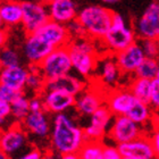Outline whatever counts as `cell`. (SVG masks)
Instances as JSON below:
<instances>
[{
	"instance_id": "b9f144b4",
	"label": "cell",
	"mask_w": 159,
	"mask_h": 159,
	"mask_svg": "<svg viewBox=\"0 0 159 159\" xmlns=\"http://www.w3.org/2000/svg\"><path fill=\"white\" fill-rule=\"evenodd\" d=\"M103 3H107V5H114V3L119 2L120 0H101Z\"/></svg>"
},
{
	"instance_id": "f6af8a7d",
	"label": "cell",
	"mask_w": 159,
	"mask_h": 159,
	"mask_svg": "<svg viewBox=\"0 0 159 159\" xmlns=\"http://www.w3.org/2000/svg\"><path fill=\"white\" fill-rule=\"evenodd\" d=\"M157 81V82L159 83V70H158V73H157V76H156V79H155Z\"/></svg>"
},
{
	"instance_id": "d6986e66",
	"label": "cell",
	"mask_w": 159,
	"mask_h": 159,
	"mask_svg": "<svg viewBox=\"0 0 159 159\" xmlns=\"http://www.w3.org/2000/svg\"><path fill=\"white\" fill-rule=\"evenodd\" d=\"M29 74H30L29 68L22 65L5 67V68H1L0 84L8 86L18 92H25Z\"/></svg>"
},
{
	"instance_id": "4fadbf2b",
	"label": "cell",
	"mask_w": 159,
	"mask_h": 159,
	"mask_svg": "<svg viewBox=\"0 0 159 159\" xmlns=\"http://www.w3.org/2000/svg\"><path fill=\"white\" fill-rule=\"evenodd\" d=\"M44 110L48 113L59 114L65 113L75 106L76 97L59 90H44L41 93Z\"/></svg>"
},
{
	"instance_id": "5bb4252c",
	"label": "cell",
	"mask_w": 159,
	"mask_h": 159,
	"mask_svg": "<svg viewBox=\"0 0 159 159\" xmlns=\"http://www.w3.org/2000/svg\"><path fill=\"white\" fill-rule=\"evenodd\" d=\"M115 58L124 75L134 74L138 67L146 59V55L139 41H135L124 50L115 53Z\"/></svg>"
},
{
	"instance_id": "bcb514c9",
	"label": "cell",
	"mask_w": 159,
	"mask_h": 159,
	"mask_svg": "<svg viewBox=\"0 0 159 159\" xmlns=\"http://www.w3.org/2000/svg\"><path fill=\"white\" fill-rule=\"evenodd\" d=\"M124 159H138V158H124Z\"/></svg>"
},
{
	"instance_id": "3957f363",
	"label": "cell",
	"mask_w": 159,
	"mask_h": 159,
	"mask_svg": "<svg viewBox=\"0 0 159 159\" xmlns=\"http://www.w3.org/2000/svg\"><path fill=\"white\" fill-rule=\"evenodd\" d=\"M101 41L107 48L108 52L115 55L138 41V37L134 26L129 25L125 18L120 14L115 11L111 26Z\"/></svg>"
},
{
	"instance_id": "836d02e7",
	"label": "cell",
	"mask_w": 159,
	"mask_h": 159,
	"mask_svg": "<svg viewBox=\"0 0 159 159\" xmlns=\"http://www.w3.org/2000/svg\"><path fill=\"white\" fill-rule=\"evenodd\" d=\"M20 93H23V92H18V91H15V90L10 89L8 86L0 84V99L9 101V102H13L14 100L16 99Z\"/></svg>"
},
{
	"instance_id": "603a6c76",
	"label": "cell",
	"mask_w": 159,
	"mask_h": 159,
	"mask_svg": "<svg viewBox=\"0 0 159 159\" xmlns=\"http://www.w3.org/2000/svg\"><path fill=\"white\" fill-rule=\"evenodd\" d=\"M23 20V7L20 0H2L0 5V22L7 27L17 26Z\"/></svg>"
},
{
	"instance_id": "4316f807",
	"label": "cell",
	"mask_w": 159,
	"mask_h": 159,
	"mask_svg": "<svg viewBox=\"0 0 159 159\" xmlns=\"http://www.w3.org/2000/svg\"><path fill=\"white\" fill-rule=\"evenodd\" d=\"M30 113V98L25 94V92L20 93L11 102V117L15 122L22 123Z\"/></svg>"
},
{
	"instance_id": "4dcf8cb0",
	"label": "cell",
	"mask_w": 159,
	"mask_h": 159,
	"mask_svg": "<svg viewBox=\"0 0 159 159\" xmlns=\"http://www.w3.org/2000/svg\"><path fill=\"white\" fill-rule=\"evenodd\" d=\"M143 49V52L148 58L159 59V41L152 39H138Z\"/></svg>"
},
{
	"instance_id": "c3c4849f",
	"label": "cell",
	"mask_w": 159,
	"mask_h": 159,
	"mask_svg": "<svg viewBox=\"0 0 159 159\" xmlns=\"http://www.w3.org/2000/svg\"><path fill=\"white\" fill-rule=\"evenodd\" d=\"M20 1H22V0H20Z\"/></svg>"
},
{
	"instance_id": "9c48e42d",
	"label": "cell",
	"mask_w": 159,
	"mask_h": 159,
	"mask_svg": "<svg viewBox=\"0 0 159 159\" xmlns=\"http://www.w3.org/2000/svg\"><path fill=\"white\" fill-rule=\"evenodd\" d=\"M107 134L116 144H120L140 138L146 134V132L143 131L142 125L135 123L126 115H119L114 117L111 126Z\"/></svg>"
},
{
	"instance_id": "60d3db41",
	"label": "cell",
	"mask_w": 159,
	"mask_h": 159,
	"mask_svg": "<svg viewBox=\"0 0 159 159\" xmlns=\"http://www.w3.org/2000/svg\"><path fill=\"white\" fill-rule=\"evenodd\" d=\"M60 159H80L79 153H66V155H61Z\"/></svg>"
},
{
	"instance_id": "7402d4cb",
	"label": "cell",
	"mask_w": 159,
	"mask_h": 159,
	"mask_svg": "<svg viewBox=\"0 0 159 159\" xmlns=\"http://www.w3.org/2000/svg\"><path fill=\"white\" fill-rule=\"evenodd\" d=\"M98 66H99L100 80L102 84L114 89V86L118 84L119 79L123 75L122 70L116 61L115 55L108 52V56L103 57L98 61Z\"/></svg>"
},
{
	"instance_id": "d6a6232c",
	"label": "cell",
	"mask_w": 159,
	"mask_h": 159,
	"mask_svg": "<svg viewBox=\"0 0 159 159\" xmlns=\"http://www.w3.org/2000/svg\"><path fill=\"white\" fill-rule=\"evenodd\" d=\"M66 26H67V29H68V32H70L72 39H75V38H80V37H84V35H85V32H84V30H83L81 23L77 20V18L76 20H72L70 23L67 24Z\"/></svg>"
},
{
	"instance_id": "ab89813d",
	"label": "cell",
	"mask_w": 159,
	"mask_h": 159,
	"mask_svg": "<svg viewBox=\"0 0 159 159\" xmlns=\"http://www.w3.org/2000/svg\"><path fill=\"white\" fill-rule=\"evenodd\" d=\"M151 140H152L155 149H156L157 157H159V125L156 126V129L153 131L152 135H151Z\"/></svg>"
},
{
	"instance_id": "ee69618b",
	"label": "cell",
	"mask_w": 159,
	"mask_h": 159,
	"mask_svg": "<svg viewBox=\"0 0 159 159\" xmlns=\"http://www.w3.org/2000/svg\"><path fill=\"white\" fill-rule=\"evenodd\" d=\"M40 1H42L43 3H46V5H50L51 2H53L55 0H40Z\"/></svg>"
},
{
	"instance_id": "484cf974",
	"label": "cell",
	"mask_w": 159,
	"mask_h": 159,
	"mask_svg": "<svg viewBox=\"0 0 159 159\" xmlns=\"http://www.w3.org/2000/svg\"><path fill=\"white\" fill-rule=\"evenodd\" d=\"M105 148L101 140H88L80 149V159H105Z\"/></svg>"
},
{
	"instance_id": "f35d334b",
	"label": "cell",
	"mask_w": 159,
	"mask_h": 159,
	"mask_svg": "<svg viewBox=\"0 0 159 159\" xmlns=\"http://www.w3.org/2000/svg\"><path fill=\"white\" fill-rule=\"evenodd\" d=\"M61 155L58 153L55 149H52L51 147H47L46 149L43 150L42 159H60Z\"/></svg>"
},
{
	"instance_id": "ba28073f",
	"label": "cell",
	"mask_w": 159,
	"mask_h": 159,
	"mask_svg": "<svg viewBox=\"0 0 159 159\" xmlns=\"http://www.w3.org/2000/svg\"><path fill=\"white\" fill-rule=\"evenodd\" d=\"M56 47L37 32L26 34L22 46V52L29 65H39Z\"/></svg>"
},
{
	"instance_id": "7c38bea8",
	"label": "cell",
	"mask_w": 159,
	"mask_h": 159,
	"mask_svg": "<svg viewBox=\"0 0 159 159\" xmlns=\"http://www.w3.org/2000/svg\"><path fill=\"white\" fill-rule=\"evenodd\" d=\"M48 111L40 110V111H31L26 118L22 122V125L26 129L29 136H34L38 140H50L51 133V124L52 119L50 120L48 116Z\"/></svg>"
},
{
	"instance_id": "cb8c5ba5",
	"label": "cell",
	"mask_w": 159,
	"mask_h": 159,
	"mask_svg": "<svg viewBox=\"0 0 159 159\" xmlns=\"http://www.w3.org/2000/svg\"><path fill=\"white\" fill-rule=\"evenodd\" d=\"M153 80L142 79V77H133L129 83V89L134 94L135 98L150 105L151 93H152Z\"/></svg>"
},
{
	"instance_id": "d4e9b609",
	"label": "cell",
	"mask_w": 159,
	"mask_h": 159,
	"mask_svg": "<svg viewBox=\"0 0 159 159\" xmlns=\"http://www.w3.org/2000/svg\"><path fill=\"white\" fill-rule=\"evenodd\" d=\"M152 113L153 109L151 108L149 103H146L141 100L136 99L135 103L133 105V107L129 109V113L126 114V116L129 117L132 120H134L140 125L144 126L149 120H151Z\"/></svg>"
},
{
	"instance_id": "1f68e13d",
	"label": "cell",
	"mask_w": 159,
	"mask_h": 159,
	"mask_svg": "<svg viewBox=\"0 0 159 159\" xmlns=\"http://www.w3.org/2000/svg\"><path fill=\"white\" fill-rule=\"evenodd\" d=\"M43 150H41L39 147L33 146L30 149H27L24 153H20L17 157L13 159H42Z\"/></svg>"
},
{
	"instance_id": "e0dca14e",
	"label": "cell",
	"mask_w": 159,
	"mask_h": 159,
	"mask_svg": "<svg viewBox=\"0 0 159 159\" xmlns=\"http://www.w3.org/2000/svg\"><path fill=\"white\" fill-rule=\"evenodd\" d=\"M106 103V94L96 89H84L76 96L74 109L82 116H91L98 108Z\"/></svg>"
},
{
	"instance_id": "5b68a950",
	"label": "cell",
	"mask_w": 159,
	"mask_h": 159,
	"mask_svg": "<svg viewBox=\"0 0 159 159\" xmlns=\"http://www.w3.org/2000/svg\"><path fill=\"white\" fill-rule=\"evenodd\" d=\"M34 144L30 143V138L26 129H24L22 123L15 122L14 124L3 129L0 135V151L9 155L15 158L20 152L30 149Z\"/></svg>"
},
{
	"instance_id": "8d00e7d4",
	"label": "cell",
	"mask_w": 159,
	"mask_h": 159,
	"mask_svg": "<svg viewBox=\"0 0 159 159\" xmlns=\"http://www.w3.org/2000/svg\"><path fill=\"white\" fill-rule=\"evenodd\" d=\"M30 108L31 111H40V110H44L43 106V100L41 94H35L30 98Z\"/></svg>"
},
{
	"instance_id": "8992f818",
	"label": "cell",
	"mask_w": 159,
	"mask_h": 159,
	"mask_svg": "<svg viewBox=\"0 0 159 159\" xmlns=\"http://www.w3.org/2000/svg\"><path fill=\"white\" fill-rule=\"evenodd\" d=\"M23 27L25 34H30L39 30L43 24L50 20L48 5L43 3L40 0H23Z\"/></svg>"
},
{
	"instance_id": "f546056e",
	"label": "cell",
	"mask_w": 159,
	"mask_h": 159,
	"mask_svg": "<svg viewBox=\"0 0 159 159\" xmlns=\"http://www.w3.org/2000/svg\"><path fill=\"white\" fill-rule=\"evenodd\" d=\"M0 65H1V68L20 65L18 52L11 47H2L1 53H0Z\"/></svg>"
},
{
	"instance_id": "f1b7e54d",
	"label": "cell",
	"mask_w": 159,
	"mask_h": 159,
	"mask_svg": "<svg viewBox=\"0 0 159 159\" xmlns=\"http://www.w3.org/2000/svg\"><path fill=\"white\" fill-rule=\"evenodd\" d=\"M159 70V59L157 58H148L143 60L142 64L138 67L135 73L133 74L134 77H142V79L155 80Z\"/></svg>"
},
{
	"instance_id": "83f0119b",
	"label": "cell",
	"mask_w": 159,
	"mask_h": 159,
	"mask_svg": "<svg viewBox=\"0 0 159 159\" xmlns=\"http://www.w3.org/2000/svg\"><path fill=\"white\" fill-rule=\"evenodd\" d=\"M29 70H30V74L27 77L25 90H30L31 92L33 93V96L41 94L44 90L46 79L43 77L42 74L40 73L38 65H29Z\"/></svg>"
},
{
	"instance_id": "7dc6e473",
	"label": "cell",
	"mask_w": 159,
	"mask_h": 159,
	"mask_svg": "<svg viewBox=\"0 0 159 159\" xmlns=\"http://www.w3.org/2000/svg\"><path fill=\"white\" fill-rule=\"evenodd\" d=\"M156 159H159V157H157V158H156Z\"/></svg>"
},
{
	"instance_id": "ac0fdd59",
	"label": "cell",
	"mask_w": 159,
	"mask_h": 159,
	"mask_svg": "<svg viewBox=\"0 0 159 159\" xmlns=\"http://www.w3.org/2000/svg\"><path fill=\"white\" fill-rule=\"evenodd\" d=\"M35 32L39 33L40 35H42L50 43H52L56 48L61 46H67L72 41V37H70L66 25L55 22L52 20H49Z\"/></svg>"
},
{
	"instance_id": "e575fe53",
	"label": "cell",
	"mask_w": 159,
	"mask_h": 159,
	"mask_svg": "<svg viewBox=\"0 0 159 159\" xmlns=\"http://www.w3.org/2000/svg\"><path fill=\"white\" fill-rule=\"evenodd\" d=\"M11 116V102L0 99V123L5 124L6 119Z\"/></svg>"
},
{
	"instance_id": "2e32d148",
	"label": "cell",
	"mask_w": 159,
	"mask_h": 159,
	"mask_svg": "<svg viewBox=\"0 0 159 159\" xmlns=\"http://www.w3.org/2000/svg\"><path fill=\"white\" fill-rule=\"evenodd\" d=\"M70 58L73 63V70H75L82 77H90L97 70L98 57L96 52L81 50L76 47L68 44Z\"/></svg>"
},
{
	"instance_id": "7a4b0ae2",
	"label": "cell",
	"mask_w": 159,
	"mask_h": 159,
	"mask_svg": "<svg viewBox=\"0 0 159 159\" xmlns=\"http://www.w3.org/2000/svg\"><path fill=\"white\" fill-rule=\"evenodd\" d=\"M114 10L100 5H91L79 10L77 20L82 25L86 37L102 40L111 26Z\"/></svg>"
},
{
	"instance_id": "44dd1931",
	"label": "cell",
	"mask_w": 159,
	"mask_h": 159,
	"mask_svg": "<svg viewBox=\"0 0 159 159\" xmlns=\"http://www.w3.org/2000/svg\"><path fill=\"white\" fill-rule=\"evenodd\" d=\"M86 88V83L72 74H66L63 76L52 80H46L44 90H59L76 97ZM43 90V91H44Z\"/></svg>"
},
{
	"instance_id": "d590c367",
	"label": "cell",
	"mask_w": 159,
	"mask_h": 159,
	"mask_svg": "<svg viewBox=\"0 0 159 159\" xmlns=\"http://www.w3.org/2000/svg\"><path fill=\"white\" fill-rule=\"evenodd\" d=\"M150 106L155 111H159V83L156 80H153L152 93L150 99Z\"/></svg>"
},
{
	"instance_id": "74e56055",
	"label": "cell",
	"mask_w": 159,
	"mask_h": 159,
	"mask_svg": "<svg viewBox=\"0 0 159 159\" xmlns=\"http://www.w3.org/2000/svg\"><path fill=\"white\" fill-rule=\"evenodd\" d=\"M105 159H124V157L120 155L117 146H106V148H105Z\"/></svg>"
},
{
	"instance_id": "6da1fadb",
	"label": "cell",
	"mask_w": 159,
	"mask_h": 159,
	"mask_svg": "<svg viewBox=\"0 0 159 159\" xmlns=\"http://www.w3.org/2000/svg\"><path fill=\"white\" fill-rule=\"evenodd\" d=\"M86 141L84 129L80 127L70 114H55L51 124L49 146L60 155L77 153Z\"/></svg>"
},
{
	"instance_id": "9a60e30c",
	"label": "cell",
	"mask_w": 159,
	"mask_h": 159,
	"mask_svg": "<svg viewBox=\"0 0 159 159\" xmlns=\"http://www.w3.org/2000/svg\"><path fill=\"white\" fill-rule=\"evenodd\" d=\"M136 99L129 88H116L106 94V105L114 116L126 115L135 103Z\"/></svg>"
},
{
	"instance_id": "30bf717a",
	"label": "cell",
	"mask_w": 159,
	"mask_h": 159,
	"mask_svg": "<svg viewBox=\"0 0 159 159\" xmlns=\"http://www.w3.org/2000/svg\"><path fill=\"white\" fill-rule=\"evenodd\" d=\"M114 117H115L114 114L110 111L106 103L98 108L90 116V124L84 129L86 141L88 140H101L102 141L107 132L109 131Z\"/></svg>"
},
{
	"instance_id": "ffe728a7",
	"label": "cell",
	"mask_w": 159,
	"mask_h": 159,
	"mask_svg": "<svg viewBox=\"0 0 159 159\" xmlns=\"http://www.w3.org/2000/svg\"><path fill=\"white\" fill-rule=\"evenodd\" d=\"M50 20L67 25L79 15L76 3L73 0H55L48 5Z\"/></svg>"
},
{
	"instance_id": "277c9868",
	"label": "cell",
	"mask_w": 159,
	"mask_h": 159,
	"mask_svg": "<svg viewBox=\"0 0 159 159\" xmlns=\"http://www.w3.org/2000/svg\"><path fill=\"white\" fill-rule=\"evenodd\" d=\"M38 66L40 73L46 80H52L66 74H70L73 70V63L68 44L56 48Z\"/></svg>"
},
{
	"instance_id": "8fae6325",
	"label": "cell",
	"mask_w": 159,
	"mask_h": 159,
	"mask_svg": "<svg viewBox=\"0 0 159 159\" xmlns=\"http://www.w3.org/2000/svg\"><path fill=\"white\" fill-rule=\"evenodd\" d=\"M119 152L124 158H138V159H156L157 152L151 140V136L143 134L140 138L129 141V142L117 144Z\"/></svg>"
},
{
	"instance_id": "52a82bcc",
	"label": "cell",
	"mask_w": 159,
	"mask_h": 159,
	"mask_svg": "<svg viewBox=\"0 0 159 159\" xmlns=\"http://www.w3.org/2000/svg\"><path fill=\"white\" fill-rule=\"evenodd\" d=\"M138 39L159 41V0H152L143 14L133 23Z\"/></svg>"
},
{
	"instance_id": "7bdbcfd3",
	"label": "cell",
	"mask_w": 159,
	"mask_h": 159,
	"mask_svg": "<svg viewBox=\"0 0 159 159\" xmlns=\"http://www.w3.org/2000/svg\"><path fill=\"white\" fill-rule=\"evenodd\" d=\"M0 159H13V158H11L9 155H7V153L0 151Z\"/></svg>"
}]
</instances>
